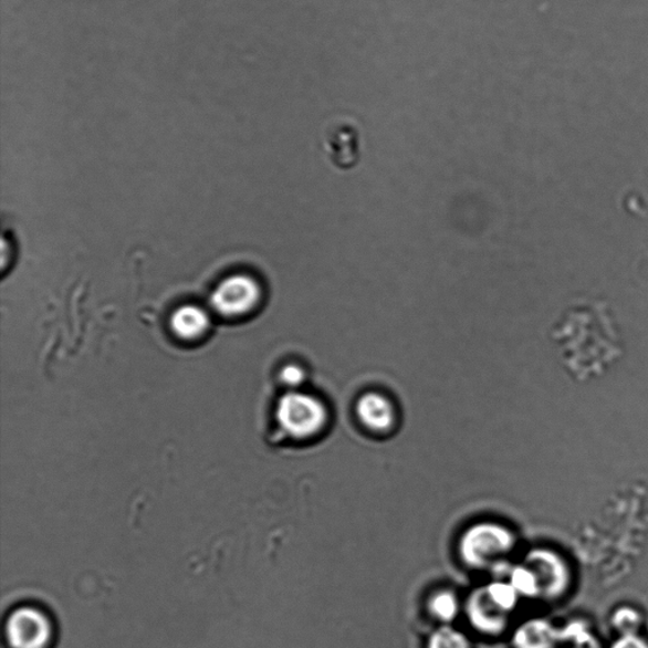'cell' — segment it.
<instances>
[{"label": "cell", "mask_w": 648, "mask_h": 648, "mask_svg": "<svg viewBox=\"0 0 648 648\" xmlns=\"http://www.w3.org/2000/svg\"><path fill=\"white\" fill-rule=\"evenodd\" d=\"M554 339L573 369L603 366L620 355L619 338L607 306L573 305L554 330Z\"/></svg>", "instance_id": "1"}, {"label": "cell", "mask_w": 648, "mask_h": 648, "mask_svg": "<svg viewBox=\"0 0 648 648\" xmlns=\"http://www.w3.org/2000/svg\"><path fill=\"white\" fill-rule=\"evenodd\" d=\"M514 544L511 530L494 522H481L462 534L459 551L463 563L471 567H495L503 556L511 553Z\"/></svg>", "instance_id": "2"}, {"label": "cell", "mask_w": 648, "mask_h": 648, "mask_svg": "<svg viewBox=\"0 0 648 648\" xmlns=\"http://www.w3.org/2000/svg\"><path fill=\"white\" fill-rule=\"evenodd\" d=\"M276 417L284 431L295 439H310L327 424V410L317 398L288 393L279 400Z\"/></svg>", "instance_id": "3"}, {"label": "cell", "mask_w": 648, "mask_h": 648, "mask_svg": "<svg viewBox=\"0 0 648 648\" xmlns=\"http://www.w3.org/2000/svg\"><path fill=\"white\" fill-rule=\"evenodd\" d=\"M260 297L261 289L255 279L233 275L216 288L210 304L226 317H239L255 309Z\"/></svg>", "instance_id": "4"}, {"label": "cell", "mask_w": 648, "mask_h": 648, "mask_svg": "<svg viewBox=\"0 0 648 648\" xmlns=\"http://www.w3.org/2000/svg\"><path fill=\"white\" fill-rule=\"evenodd\" d=\"M7 638L11 648H49L52 625L45 613L24 607L13 612L8 619Z\"/></svg>", "instance_id": "5"}, {"label": "cell", "mask_w": 648, "mask_h": 648, "mask_svg": "<svg viewBox=\"0 0 648 648\" xmlns=\"http://www.w3.org/2000/svg\"><path fill=\"white\" fill-rule=\"evenodd\" d=\"M525 566L536 576L539 595L556 598L562 595L571 582L564 560L553 551L533 550L525 557Z\"/></svg>", "instance_id": "6"}, {"label": "cell", "mask_w": 648, "mask_h": 648, "mask_svg": "<svg viewBox=\"0 0 648 648\" xmlns=\"http://www.w3.org/2000/svg\"><path fill=\"white\" fill-rule=\"evenodd\" d=\"M467 610L471 626L480 634L499 635L508 625V613L490 599L485 588L478 589L470 595Z\"/></svg>", "instance_id": "7"}, {"label": "cell", "mask_w": 648, "mask_h": 648, "mask_svg": "<svg viewBox=\"0 0 648 648\" xmlns=\"http://www.w3.org/2000/svg\"><path fill=\"white\" fill-rule=\"evenodd\" d=\"M356 415L372 431H389L396 422V411L390 400L378 393H367L358 399Z\"/></svg>", "instance_id": "8"}, {"label": "cell", "mask_w": 648, "mask_h": 648, "mask_svg": "<svg viewBox=\"0 0 648 648\" xmlns=\"http://www.w3.org/2000/svg\"><path fill=\"white\" fill-rule=\"evenodd\" d=\"M562 633L545 619L525 621L513 635L514 648H556Z\"/></svg>", "instance_id": "9"}, {"label": "cell", "mask_w": 648, "mask_h": 648, "mask_svg": "<svg viewBox=\"0 0 648 648\" xmlns=\"http://www.w3.org/2000/svg\"><path fill=\"white\" fill-rule=\"evenodd\" d=\"M208 327V314L197 305H184L171 317V330L182 339L199 338L206 334Z\"/></svg>", "instance_id": "10"}, {"label": "cell", "mask_w": 648, "mask_h": 648, "mask_svg": "<svg viewBox=\"0 0 648 648\" xmlns=\"http://www.w3.org/2000/svg\"><path fill=\"white\" fill-rule=\"evenodd\" d=\"M429 609L435 618L450 624L459 615V600L457 595L451 592H440L433 595L429 600Z\"/></svg>", "instance_id": "11"}, {"label": "cell", "mask_w": 648, "mask_h": 648, "mask_svg": "<svg viewBox=\"0 0 648 648\" xmlns=\"http://www.w3.org/2000/svg\"><path fill=\"white\" fill-rule=\"evenodd\" d=\"M427 648H471V644L460 630L442 626L429 637Z\"/></svg>", "instance_id": "12"}, {"label": "cell", "mask_w": 648, "mask_h": 648, "mask_svg": "<svg viewBox=\"0 0 648 648\" xmlns=\"http://www.w3.org/2000/svg\"><path fill=\"white\" fill-rule=\"evenodd\" d=\"M508 575H510V583L514 589L524 597H537L539 585L536 576L525 565L508 567Z\"/></svg>", "instance_id": "13"}, {"label": "cell", "mask_w": 648, "mask_h": 648, "mask_svg": "<svg viewBox=\"0 0 648 648\" xmlns=\"http://www.w3.org/2000/svg\"><path fill=\"white\" fill-rule=\"evenodd\" d=\"M485 590L490 599L505 613H510L519 603L520 594L511 583L493 582L485 586Z\"/></svg>", "instance_id": "14"}, {"label": "cell", "mask_w": 648, "mask_h": 648, "mask_svg": "<svg viewBox=\"0 0 648 648\" xmlns=\"http://www.w3.org/2000/svg\"><path fill=\"white\" fill-rule=\"evenodd\" d=\"M616 625L624 635L636 634L635 627L638 625V616L635 610H620L616 618Z\"/></svg>", "instance_id": "15"}, {"label": "cell", "mask_w": 648, "mask_h": 648, "mask_svg": "<svg viewBox=\"0 0 648 648\" xmlns=\"http://www.w3.org/2000/svg\"><path fill=\"white\" fill-rule=\"evenodd\" d=\"M280 378H282L283 383L288 385V387L295 388L300 387V385L304 382L305 374L300 366L288 365L284 367L282 374H280Z\"/></svg>", "instance_id": "16"}, {"label": "cell", "mask_w": 648, "mask_h": 648, "mask_svg": "<svg viewBox=\"0 0 648 648\" xmlns=\"http://www.w3.org/2000/svg\"><path fill=\"white\" fill-rule=\"evenodd\" d=\"M610 648H648L647 641L636 634L624 635Z\"/></svg>", "instance_id": "17"}]
</instances>
